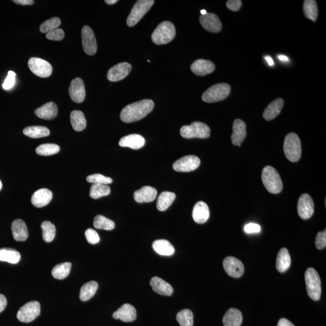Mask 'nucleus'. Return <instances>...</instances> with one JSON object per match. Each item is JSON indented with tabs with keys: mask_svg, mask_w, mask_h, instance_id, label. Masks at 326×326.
<instances>
[{
	"mask_svg": "<svg viewBox=\"0 0 326 326\" xmlns=\"http://www.w3.org/2000/svg\"><path fill=\"white\" fill-rule=\"evenodd\" d=\"M87 181L90 183L95 184H108L112 183V179L109 177H106L102 174H96L89 176L87 178Z\"/></svg>",
	"mask_w": 326,
	"mask_h": 326,
	"instance_id": "45",
	"label": "nucleus"
},
{
	"mask_svg": "<svg viewBox=\"0 0 326 326\" xmlns=\"http://www.w3.org/2000/svg\"><path fill=\"white\" fill-rule=\"evenodd\" d=\"M20 259V253L15 249L7 248L0 249V261L2 262L16 264Z\"/></svg>",
	"mask_w": 326,
	"mask_h": 326,
	"instance_id": "33",
	"label": "nucleus"
},
{
	"mask_svg": "<svg viewBox=\"0 0 326 326\" xmlns=\"http://www.w3.org/2000/svg\"><path fill=\"white\" fill-rule=\"evenodd\" d=\"M316 246L317 249H322L326 246V231H320L317 234L316 239Z\"/></svg>",
	"mask_w": 326,
	"mask_h": 326,
	"instance_id": "49",
	"label": "nucleus"
},
{
	"mask_svg": "<svg viewBox=\"0 0 326 326\" xmlns=\"http://www.w3.org/2000/svg\"><path fill=\"white\" fill-rule=\"evenodd\" d=\"M41 227L42 231V237L45 242H52L55 239L56 235L55 225L50 221H44L41 223Z\"/></svg>",
	"mask_w": 326,
	"mask_h": 326,
	"instance_id": "40",
	"label": "nucleus"
},
{
	"mask_svg": "<svg viewBox=\"0 0 326 326\" xmlns=\"http://www.w3.org/2000/svg\"><path fill=\"white\" fill-rule=\"evenodd\" d=\"M244 229L246 233H258L260 231L261 227L257 223H250L245 225Z\"/></svg>",
	"mask_w": 326,
	"mask_h": 326,
	"instance_id": "51",
	"label": "nucleus"
},
{
	"mask_svg": "<svg viewBox=\"0 0 326 326\" xmlns=\"http://www.w3.org/2000/svg\"><path fill=\"white\" fill-rule=\"evenodd\" d=\"M93 225L96 228L105 230H112L115 228L114 222L102 215H98L95 217Z\"/></svg>",
	"mask_w": 326,
	"mask_h": 326,
	"instance_id": "41",
	"label": "nucleus"
},
{
	"mask_svg": "<svg viewBox=\"0 0 326 326\" xmlns=\"http://www.w3.org/2000/svg\"><path fill=\"white\" fill-rule=\"evenodd\" d=\"M69 95L71 99L75 103L81 104L84 102L86 98V88L81 79L76 78L71 82Z\"/></svg>",
	"mask_w": 326,
	"mask_h": 326,
	"instance_id": "17",
	"label": "nucleus"
},
{
	"mask_svg": "<svg viewBox=\"0 0 326 326\" xmlns=\"http://www.w3.org/2000/svg\"><path fill=\"white\" fill-rule=\"evenodd\" d=\"M64 32L61 29H56L51 31V32L47 33L46 35V38L52 41H61L64 39Z\"/></svg>",
	"mask_w": 326,
	"mask_h": 326,
	"instance_id": "48",
	"label": "nucleus"
},
{
	"mask_svg": "<svg viewBox=\"0 0 326 326\" xmlns=\"http://www.w3.org/2000/svg\"><path fill=\"white\" fill-rule=\"evenodd\" d=\"M132 67L127 62H121L112 67L108 73L107 78L110 82H117L122 80L129 75Z\"/></svg>",
	"mask_w": 326,
	"mask_h": 326,
	"instance_id": "16",
	"label": "nucleus"
},
{
	"mask_svg": "<svg viewBox=\"0 0 326 326\" xmlns=\"http://www.w3.org/2000/svg\"><path fill=\"white\" fill-rule=\"evenodd\" d=\"M262 180L263 185L271 194H278L283 189V183L281 177L273 167L266 166L262 173Z\"/></svg>",
	"mask_w": 326,
	"mask_h": 326,
	"instance_id": "2",
	"label": "nucleus"
},
{
	"mask_svg": "<svg viewBox=\"0 0 326 326\" xmlns=\"http://www.w3.org/2000/svg\"><path fill=\"white\" fill-rule=\"evenodd\" d=\"M298 214L303 219H310L314 213V203L310 195L304 194L300 197L297 205Z\"/></svg>",
	"mask_w": 326,
	"mask_h": 326,
	"instance_id": "13",
	"label": "nucleus"
},
{
	"mask_svg": "<svg viewBox=\"0 0 326 326\" xmlns=\"http://www.w3.org/2000/svg\"><path fill=\"white\" fill-rule=\"evenodd\" d=\"M291 258L287 248H283L277 254L276 268L280 273H284L290 268Z\"/></svg>",
	"mask_w": 326,
	"mask_h": 326,
	"instance_id": "30",
	"label": "nucleus"
},
{
	"mask_svg": "<svg viewBox=\"0 0 326 326\" xmlns=\"http://www.w3.org/2000/svg\"><path fill=\"white\" fill-rule=\"evenodd\" d=\"M59 151H60V147L57 144L52 143L41 144L36 149V154L42 156L55 155Z\"/></svg>",
	"mask_w": 326,
	"mask_h": 326,
	"instance_id": "42",
	"label": "nucleus"
},
{
	"mask_svg": "<svg viewBox=\"0 0 326 326\" xmlns=\"http://www.w3.org/2000/svg\"><path fill=\"white\" fill-rule=\"evenodd\" d=\"M112 317L114 319L120 320L123 322H133L137 318V311L134 306L126 303L114 312Z\"/></svg>",
	"mask_w": 326,
	"mask_h": 326,
	"instance_id": "18",
	"label": "nucleus"
},
{
	"mask_svg": "<svg viewBox=\"0 0 326 326\" xmlns=\"http://www.w3.org/2000/svg\"><path fill=\"white\" fill-rule=\"evenodd\" d=\"M200 21L204 29L212 33H219L222 30V23L216 14L207 13L201 15Z\"/></svg>",
	"mask_w": 326,
	"mask_h": 326,
	"instance_id": "15",
	"label": "nucleus"
},
{
	"mask_svg": "<svg viewBox=\"0 0 326 326\" xmlns=\"http://www.w3.org/2000/svg\"><path fill=\"white\" fill-rule=\"evenodd\" d=\"M7 299L4 295L0 294V313L5 310L7 306Z\"/></svg>",
	"mask_w": 326,
	"mask_h": 326,
	"instance_id": "52",
	"label": "nucleus"
},
{
	"mask_svg": "<svg viewBox=\"0 0 326 326\" xmlns=\"http://www.w3.org/2000/svg\"><path fill=\"white\" fill-rule=\"evenodd\" d=\"M14 239L18 242H24L29 237V231L26 224L21 219H16L11 225Z\"/></svg>",
	"mask_w": 326,
	"mask_h": 326,
	"instance_id": "25",
	"label": "nucleus"
},
{
	"mask_svg": "<svg viewBox=\"0 0 326 326\" xmlns=\"http://www.w3.org/2000/svg\"><path fill=\"white\" fill-rule=\"evenodd\" d=\"M278 58L280 59V61H283V62H288L290 61V59L287 57V56H285V55H280L278 56Z\"/></svg>",
	"mask_w": 326,
	"mask_h": 326,
	"instance_id": "56",
	"label": "nucleus"
},
{
	"mask_svg": "<svg viewBox=\"0 0 326 326\" xmlns=\"http://www.w3.org/2000/svg\"><path fill=\"white\" fill-rule=\"evenodd\" d=\"M154 108V103L149 99L128 105L121 110V120L124 123L135 122L145 117Z\"/></svg>",
	"mask_w": 326,
	"mask_h": 326,
	"instance_id": "1",
	"label": "nucleus"
},
{
	"mask_svg": "<svg viewBox=\"0 0 326 326\" xmlns=\"http://www.w3.org/2000/svg\"><path fill=\"white\" fill-rule=\"evenodd\" d=\"M70 121L74 130L82 131L86 129L87 121L84 113L81 110H73L70 114Z\"/></svg>",
	"mask_w": 326,
	"mask_h": 326,
	"instance_id": "32",
	"label": "nucleus"
},
{
	"mask_svg": "<svg viewBox=\"0 0 326 326\" xmlns=\"http://www.w3.org/2000/svg\"><path fill=\"white\" fill-rule=\"evenodd\" d=\"M200 158L195 155H188L176 161L173 168L177 172H189L194 171L200 166Z\"/></svg>",
	"mask_w": 326,
	"mask_h": 326,
	"instance_id": "12",
	"label": "nucleus"
},
{
	"mask_svg": "<svg viewBox=\"0 0 326 326\" xmlns=\"http://www.w3.org/2000/svg\"><path fill=\"white\" fill-rule=\"evenodd\" d=\"M155 1L154 0H138L132 8L127 19V25L129 27L134 26L144 15L148 12Z\"/></svg>",
	"mask_w": 326,
	"mask_h": 326,
	"instance_id": "8",
	"label": "nucleus"
},
{
	"mask_svg": "<svg viewBox=\"0 0 326 326\" xmlns=\"http://www.w3.org/2000/svg\"><path fill=\"white\" fill-rule=\"evenodd\" d=\"M13 2L22 5H32L34 3L33 0H14Z\"/></svg>",
	"mask_w": 326,
	"mask_h": 326,
	"instance_id": "54",
	"label": "nucleus"
},
{
	"mask_svg": "<svg viewBox=\"0 0 326 326\" xmlns=\"http://www.w3.org/2000/svg\"><path fill=\"white\" fill-rule=\"evenodd\" d=\"M277 326H295L293 323L286 319H282L278 323Z\"/></svg>",
	"mask_w": 326,
	"mask_h": 326,
	"instance_id": "53",
	"label": "nucleus"
},
{
	"mask_svg": "<svg viewBox=\"0 0 326 326\" xmlns=\"http://www.w3.org/2000/svg\"><path fill=\"white\" fill-rule=\"evenodd\" d=\"M99 287L98 283L95 281H91L82 286L80 292V299L86 302L95 296Z\"/></svg>",
	"mask_w": 326,
	"mask_h": 326,
	"instance_id": "36",
	"label": "nucleus"
},
{
	"mask_svg": "<svg viewBox=\"0 0 326 326\" xmlns=\"http://www.w3.org/2000/svg\"><path fill=\"white\" fill-rule=\"evenodd\" d=\"M145 144V140L139 134H130L121 138L119 145L121 147H129L132 149H139Z\"/></svg>",
	"mask_w": 326,
	"mask_h": 326,
	"instance_id": "26",
	"label": "nucleus"
},
{
	"mask_svg": "<svg viewBox=\"0 0 326 326\" xmlns=\"http://www.w3.org/2000/svg\"><path fill=\"white\" fill-rule=\"evenodd\" d=\"M242 4V2L240 0H229L226 2V5L228 9L233 12H237L240 9Z\"/></svg>",
	"mask_w": 326,
	"mask_h": 326,
	"instance_id": "50",
	"label": "nucleus"
},
{
	"mask_svg": "<svg viewBox=\"0 0 326 326\" xmlns=\"http://www.w3.org/2000/svg\"><path fill=\"white\" fill-rule=\"evenodd\" d=\"M16 82V74L9 71L8 72L7 78H5L4 83L2 84V88L5 90H9L15 86Z\"/></svg>",
	"mask_w": 326,
	"mask_h": 326,
	"instance_id": "46",
	"label": "nucleus"
},
{
	"mask_svg": "<svg viewBox=\"0 0 326 326\" xmlns=\"http://www.w3.org/2000/svg\"><path fill=\"white\" fill-rule=\"evenodd\" d=\"M215 65L211 61L198 59L191 65V70L196 75L204 76L214 72Z\"/></svg>",
	"mask_w": 326,
	"mask_h": 326,
	"instance_id": "21",
	"label": "nucleus"
},
{
	"mask_svg": "<svg viewBox=\"0 0 326 326\" xmlns=\"http://www.w3.org/2000/svg\"><path fill=\"white\" fill-rule=\"evenodd\" d=\"M283 104H284V101H283L282 99L280 98L277 99L276 100L272 102L266 108L264 112H263V118L267 121L273 120L281 112Z\"/></svg>",
	"mask_w": 326,
	"mask_h": 326,
	"instance_id": "28",
	"label": "nucleus"
},
{
	"mask_svg": "<svg viewBox=\"0 0 326 326\" xmlns=\"http://www.w3.org/2000/svg\"><path fill=\"white\" fill-rule=\"evenodd\" d=\"M305 277L309 297L314 301H318L322 295V283L319 274L316 269L309 268L306 271Z\"/></svg>",
	"mask_w": 326,
	"mask_h": 326,
	"instance_id": "4",
	"label": "nucleus"
},
{
	"mask_svg": "<svg viewBox=\"0 0 326 326\" xmlns=\"http://www.w3.org/2000/svg\"><path fill=\"white\" fill-rule=\"evenodd\" d=\"M231 87L227 84L214 85L203 93L202 99L207 103H215L224 100L229 95Z\"/></svg>",
	"mask_w": 326,
	"mask_h": 326,
	"instance_id": "6",
	"label": "nucleus"
},
{
	"mask_svg": "<svg viewBox=\"0 0 326 326\" xmlns=\"http://www.w3.org/2000/svg\"><path fill=\"white\" fill-rule=\"evenodd\" d=\"M1 189H2V183L1 181H0V191H1Z\"/></svg>",
	"mask_w": 326,
	"mask_h": 326,
	"instance_id": "59",
	"label": "nucleus"
},
{
	"mask_svg": "<svg viewBox=\"0 0 326 326\" xmlns=\"http://www.w3.org/2000/svg\"><path fill=\"white\" fill-rule=\"evenodd\" d=\"M180 134L185 138H207L211 135V129L205 123L195 121L191 125H185L181 127Z\"/></svg>",
	"mask_w": 326,
	"mask_h": 326,
	"instance_id": "7",
	"label": "nucleus"
},
{
	"mask_svg": "<svg viewBox=\"0 0 326 326\" xmlns=\"http://www.w3.org/2000/svg\"><path fill=\"white\" fill-rule=\"evenodd\" d=\"M72 263L70 262H65L56 265L52 271V276L54 278L58 280H63L69 276Z\"/></svg>",
	"mask_w": 326,
	"mask_h": 326,
	"instance_id": "38",
	"label": "nucleus"
},
{
	"mask_svg": "<svg viewBox=\"0 0 326 326\" xmlns=\"http://www.w3.org/2000/svg\"><path fill=\"white\" fill-rule=\"evenodd\" d=\"M303 12L306 18L315 22L318 17V7L315 0H305L303 3Z\"/></svg>",
	"mask_w": 326,
	"mask_h": 326,
	"instance_id": "37",
	"label": "nucleus"
},
{
	"mask_svg": "<svg viewBox=\"0 0 326 326\" xmlns=\"http://www.w3.org/2000/svg\"><path fill=\"white\" fill-rule=\"evenodd\" d=\"M53 198L52 192L47 189H41L34 193L31 203L37 208H43L50 203Z\"/></svg>",
	"mask_w": 326,
	"mask_h": 326,
	"instance_id": "20",
	"label": "nucleus"
},
{
	"mask_svg": "<svg viewBox=\"0 0 326 326\" xmlns=\"http://www.w3.org/2000/svg\"><path fill=\"white\" fill-rule=\"evenodd\" d=\"M110 193V189L109 186L105 184H93L91 187L90 196L93 199L97 200L109 195Z\"/></svg>",
	"mask_w": 326,
	"mask_h": 326,
	"instance_id": "39",
	"label": "nucleus"
},
{
	"mask_svg": "<svg viewBox=\"0 0 326 326\" xmlns=\"http://www.w3.org/2000/svg\"><path fill=\"white\" fill-rule=\"evenodd\" d=\"M193 219L195 222L204 223L208 220L210 217V211L208 204L200 201L195 204L192 213Z\"/></svg>",
	"mask_w": 326,
	"mask_h": 326,
	"instance_id": "24",
	"label": "nucleus"
},
{
	"mask_svg": "<svg viewBox=\"0 0 326 326\" xmlns=\"http://www.w3.org/2000/svg\"><path fill=\"white\" fill-rule=\"evenodd\" d=\"M174 193L171 192H163L158 197L157 208L158 211L164 212L171 206L175 199Z\"/></svg>",
	"mask_w": 326,
	"mask_h": 326,
	"instance_id": "34",
	"label": "nucleus"
},
{
	"mask_svg": "<svg viewBox=\"0 0 326 326\" xmlns=\"http://www.w3.org/2000/svg\"><path fill=\"white\" fill-rule=\"evenodd\" d=\"M58 112V107L53 102L45 104L35 111L36 116L44 120H52L57 116Z\"/></svg>",
	"mask_w": 326,
	"mask_h": 326,
	"instance_id": "27",
	"label": "nucleus"
},
{
	"mask_svg": "<svg viewBox=\"0 0 326 326\" xmlns=\"http://www.w3.org/2000/svg\"><path fill=\"white\" fill-rule=\"evenodd\" d=\"M176 30L174 25L170 21L161 22L152 35V40L157 45L169 43L174 39Z\"/></svg>",
	"mask_w": 326,
	"mask_h": 326,
	"instance_id": "5",
	"label": "nucleus"
},
{
	"mask_svg": "<svg viewBox=\"0 0 326 326\" xmlns=\"http://www.w3.org/2000/svg\"><path fill=\"white\" fill-rule=\"evenodd\" d=\"M157 196V190L151 186H144L134 194V200L139 203L152 202Z\"/></svg>",
	"mask_w": 326,
	"mask_h": 326,
	"instance_id": "22",
	"label": "nucleus"
},
{
	"mask_svg": "<svg viewBox=\"0 0 326 326\" xmlns=\"http://www.w3.org/2000/svg\"><path fill=\"white\" fill-rule=\"evenodd\" d=\"M223 268L229 276L239 278L244 273V266L242 262L234 257H226L223 262Z\"/></svg>",
	"mask_w": 326,
	"mask_h": 326,
	"instance_id": "14",
	"label": "nucleus"
},
{
	"mask_svg": "<svg viewBox=\"0 0 326 326\" xmlns=\"http://www.w3.org/2000/svg\"><path fill=\"white\" fill-rule=\"evenodd\" d=\"M41 313V306L37 301L25 303L19 309L16 317L22 323H30L35 320Z\"/></svg>",
	"mask_w": 326,
	"mask_h": 326,
	"instance_id": "9",
	"label": "nucleus"
},
{
	"mask_svg": "<svg viewBox=\"0 0 326 326\" xmlns=\"http://www.w3.org/2000/svg\"><path fill=\"white\" fill-rule=\"evenodd\" d=\"M283 151L289 161L297 162L302 156L301 141L299 136L294 132L286 135L283 144Z\"/></svg>",
	"mask_w": 326,
	"mask_h": 326,
	"instance_id": "3",
	"label": "nucleus"
},
{
	"mask_svg": "<svg viewBox=\"0 0 326 326\" xmlns=\"http://www.w3.org/2000/svg\"><path fill=\"white\" fill-rule=\"evenodd\" d=\"M207 13H208V12H207V11L205 9H203V10H201V15H206V14Z\"/></svg>",
	"mask_w": 326,
	"mask_h": 326,
	"instance_id": "58",
	"label": "nucleus"
},
{
	"mask_svg": "<svg viewBox=\"0 0 326 326\" xmlns=\"http://www.w3.org/2000/svg\"><path fill=\"white\" fill-rule=\"evenodd\" d=\"M82 46L87 55L93 56L97 52L98 46L94 32L89 26H84L82 29Z\"/></svg>",
	"mask_w": 326,
	"mask_h": 326,
	"instance_id": "11",
	"label": "nucleus"
},
{
	"mask_svg": "<svg viewBox=\"0 0 326 326\" xmlns=\"http://www.w3.org/2000/svg\"><path fill=\"white\" fill-rule=\"evenodd\" d=\"M61 24V19L57 17L49 19L41 25L40 31L42 33H47L56 29Z\"/></svg>",
	"mask_w": 326,
	"mask_h": 326,
	"instance_id": "44",
	"label": "nucleus"
},
{
	"mask_svg": "<svg viewBox=\"0 0 326 326\" xmlns=\"http://www.w3.org/2000/svg\"><path fill=\"white\" fill-rule=\"evenodd\" d=\"M25 135L32 138H39L47 137L50 134L49 129L46 127L34 126L25 127L23 130Z\"/></svg>",
	"mask_w": 326,
	"mask_h": 326,
	"instance_id": "35",
	"label": "nucleus"
},
{
	"mask_svg": "<svg viewBox=\"0 0 326 326\" xmlns=\"http://www.w3.org/2000/svg\"><path fill=\"white\" fill-rule=\"evenodd\" d=\"M150 284L153 291L164 296H171L174 293V289L169 283L158 277H152Z\"/></svg>",
	"mask_w": 326,
	"mask_h": 326,
	"instance_id": "23",
	"label": "nucleus"
},
{
	"mask_svg": "<svg viewBox=\"0 0 326 326\" xmlns=\"http://www.w3.org/2000/svg\"><path fill=\"white\" fill-rule=\"evenodd\" d=\"M31 72L40 78H48L52 75V67L49 62L41 58H32L28 62Z\"/></svg>",
	"mask_w": 326,
	"mask_h": 326,
	"instance_id": "10",
	"label": "nucleus"
},
{
	"mask_svg": "<svg viewBox=\"0 0 326 326\" xmlns=\"http://www.w3.org/2000/svg\"><path fill=\"white\" fill-rule=\"evenodd\" d=\"M105 1H106L107 4L109 5L114 4L116 2H118L117 0H106Z\"/></svg>",
	"mask_w": 326,
	"mask_h": 326,
	"instance_id": "57",
	"label": "nucleus"
},
{
	"mask_svg": "<svg viewBox=\"0 0 326 326\" xmlns=\"http://www.w3.org/2000/svg\"><path fill=\"white\" fill-rule=\"evenodd\" d=\"M265 59H266V61H267L269 66H273V65H274V62L273 59H272V58L270 57V56H265Z\"/></svg>",
	"mask_w": 326,
	"mask_h": 326,
	"instance_id": "55",
	"label": "nucleus"
},
{
	"mask_svg": "<svg viewBox=\"0 0 326 326\" xmlns=\"http://www.w3.org/2000/svg\"><path fill=\"white\" fill-rule=\"evenodd\" d=\"M242 321V313L235 308L229 309L223 318V324L224 326H240Z\"/></svg>",
	"mask_w": 326,
	"mask_h": 326,
	"instance_id": "29",
	"label": "nucleus"
},
{
	"mask_svg": "<svg viewBox=\"0 0 326 326\" xmlns=\"http://www.w3.org/2000/svg\"><path fill=\"white\" fill-rule=\"evenodd\" d=\"M86 239L90 244L95 245L99 242L100 237L97 231L92 228L87 229L86 231Z\"/></svg>",
	"mask_w": 326,
	"mask_h": 326,
	"instance_id": "47",
	"label": "nucleus"
},
{
	"mask_svg": "<svg viewBox=\"0 0 326 326\" xmlns=\"http://www.w3.org/2000/svg\"><path fill=\"white\" fill-rule=\"evenodd\" d=\"M246 135V124L240 119H236L232 126L231 135L232 143L235 146H240Z\"/></svg>",
	"mask_w": 326,
	"mask_h": 326,
	"instance_id": "19",
	"label": "nucleus"
},
{
	"mask_svg": "<svg viewBox=\"0 0 326 326\" xmlns=\"http://www.w3.org/2000/svg\"><path fill=\"white\" fill-rule=\"evenodd\" d=\"M177 320L181 326H193L194 314L191 310H183L178 313Z\"/></svg>",
	"mask_w": 326,
	"mask_h": 326,
	"instance_id": "43",
	"label": "nucleus"
},
{
	"mask_svg": "<svg viewBox=\"0 0 326 326\" xmlns=\"http://www.w3.org/2000/svg\"><path fill=\"white\" fill-rule=\"evenodd\" d=\"M153 249L161 256H170L175 253V248L171 243L166 240H155L152 244Z\"/></svg>",
	"mask_w": 326,
	"mask_h": 326,
	"instance_id": "31",
	"label": "nucleus"
}]
</instances>
